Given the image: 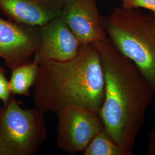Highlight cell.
Masks as SVG:
<instances>
[{
	"label": "cell",
	"mask_w": 155,
	"mask_h": 155,
	"mask_svg": "<svg viewBox=\"0 0 155 155\" xmlns=\"http://www.w3.org/2000/svg\"><path fill=\"white\" fill-rule=\"evenodd\" d=\"M64 0H0V11L15 22L41 27L60 16Z\"/></svg>",
	"instance_id": "obj_9"
},
{
	"label": "cell",
	"mask_w": 155,
	"mask_h": 155,
	"mask_svg": "<svg viewBox=\"0 0 155 155\" xmlns=\"http://www.w3.org/2000/svg\"><path fill=\"white\" fill-rule=\"evenodd\" d=\"M81 44L60 18L40 27L39 47L33 61L39 64L47 61H67L77 55Z\"/></svg>",
	"instance_id": "obj_7"
},
{
	"label": "cell",
	"mask_w": 155,
	"mask_h": 155,
	"mask_svg": "<svg viewBox=\"0 0 155 155\" xmlns=\"http://www.w3.org/2000/svg\"><path fill=\"white\" fill-rule=\"evenodd\" d=\"M57 145L67 153L82 152L104 126L99 114L81 107H70L58 114Z\"/></svg>",
	"instance_id": "obj_5"
},
{
	"label": "cell",
	"mask_w": 155,
	"mask_h": 155,
	"mask_svg": "<svg viewBox=\"0 0 155 155\" xmlns=\"http://www.w3.org/2000/svg\"><path fill=\"white\" fill-rule=\"evenodd\" d=\"M148 145L146 154L155 155V122L153 127L151 128L148 134Z\"/></svg>",
	"instance_id": "obj_14"
},
{
	"label": "cell",
	"mask_w": 155,
	"mask_h": 155,
	"mask_svg": "<svg viewBox=\"0 0 155 155\" xmlns=\"http://www.w3.org/2000/svg\"><path fill=\"white\" fill-rule=\"evenodd\" d=\"M39 69V64L33 61L12 70L9 81L12 94L29 95L30 89L36 81Z\"/></svg>",
	"instance_id": "obj_10"
},
{
	"label": "cell",
	"mask_w": 155,
	"mask_h": 155,
	"mask_svg": "<svg viewBox=\"0 0 155 155\" xmlns=\"http://www.w3.org/2000/svg\"><path fill=\"white\" fill-rule=\"evenodd\" d=\"M107 36L122 54L131 60L151 85L155 102V15L137 9L115 8L101 17Z\"/></svg>",
	"instance_id": "obj_3"
},
{
	"label": "cell",
	"mask_w": 155,
	"mask_h": 155,
	"mask_svg": "<svg viewBox=\"0 0 155 155\" xmlns=\"http://www.w3.org/2000/svg\"><path fill=\"white\" fill-rule=\"evenodd\" d=\"M93 43L100 52L105 81L99 116L117 144L132 151L147 110L154 101L153 90L137 66L107 37Z\"/></svg>",
	"instance_id": "obj_1"
},
{
	"label": "cell",
	"mask_w": 155,
	"mask_h": 155,
	"mask_svg": "<svg viewBox=\"0 0 155 155\" xmlns=\"http://www.w3.org/2000/svg\"><path fill=\"white\" fill-rule=\"evenodd\" d=\"M45 116L12 95L0 107V155H33L48 136Z\"/></svg>",
	"instance_id": "obj_4"
},
{
	"label": "cell",
	"mask_w": 155,
	"mask_h": 155,
	"mask_svg": "<svg viewBox=\"0 0 155 155\" xmlns=\"http://www.w3.org/2000/svg\"><path fill=\"white\" fill-rule=\"evenodd\" d=\"M6 71L3 67H0V100L4 105L6 104L11 97L9 81L5 77Z\"/></svg>",
	"instance_id": "obj_13"
},
{
	"label": "cell",
	"mask_w": 155,
	"mask_h": 155,
	"mask_svg": "<svg viewBox=\"0 0 155 155\" xmlns=\"http://www.w3.org/2000/svg\"><path fill=\"white\" fill-rule=\"evenodd\" d=\"M59 17L81 45L107 37L101 25L97 0H64Z\"/></svg>",
	"instance_id": "obj_8"
},
{
	"label": "cell",
	"mask_w": 155,
	"mask_h": 155,
	"mask_svg": "<svg viewBox=\"0 0 155 155\" xmlns=\"http://www.w3.org/2000/svg\"><path fill=\"white\" fill-rule=\"evenodd\" d=\"M40 27L0 17V58L11 70L31 61L39 47Z\"/></svg>",
	"instance_id": "obj_6"
},
{
	"label": "cell",
	"mask_w": 155,
	"mask_h": 155,
	"mask_svg": "<svg viewBox=\"0 0 155 155\" xmlns=\"http://www.w3.org/2000/svg\"><path fill=\"white\" fill-rule=\"evenodd\" d=\"M122 6L129 9H148L155 15V0H122Z\"/></svg>",
	"instance_id": "obj_12"
},
{
	"label": "cell",
	"mask_w": 155,
	"mask_h": 155,
	"mask_svg": "<svg viewBox=\"0 0 155 155\" xmlns=\"http://www.w3.org/2000/svg\"><path fill=\"white\" fill-rule=\"evenodd\" d=\"M121 1H122V0H121Z\"/></svg>",
	"instance_id": "obj_15"
},
{
	"label": "cell",
	"mask_w": 155,
	"mask_h": 155,
	"mask_svg": "<svg viewBox=\"0 0 155 155\" xmlns=\"http://www.w3.org/2000/svg\"><path fill=\"white\" fill-rule=\"evenodd\" d=\"M34 86V109L44 116L48 112L57 115L74 106L99 114L105 95L99 51L94 43H88L81 45L71 60L42 62Z\"/></svg>",
	"instance_id": "obj_2"
},
{
	"label": "cell",
	"mask_w": 155,
	"mask_h": 155,
	"mask_svg": "<svg viewBox=\"0 0 155 155\" xmlns=\"http://www.w3.org/2000/svg\"><path fill=\"white\" fill-rule=\"evenodd\" d=\"M84 155H132L117 144L105 129L98 133L82 152Z\"/></svg>",
	"instance_id": "obj_11"
}]
</instances>
